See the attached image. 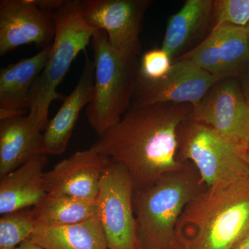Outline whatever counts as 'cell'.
I'll list each match as a JSON object with an SVG mask.
<instances>
[{
  "label": "cell",
  "mask_w": 249,
  "mask_h": 249,
  "mask_svg": "<svg viewBox=\"0 0 249 249\" xmlns=\"http://www.w3.org/2000/svg\"><path fill=\"white\" fill-rule=\"evenodd\" d=\"M48 156H36L17 169L0 177V214L32 209L47 195L45 170Z\"/></svg>",
  "instance_id": "obj_16"
},
{
  "label": "cell",
  "mask_w": 249,
  "mask_h": 249,
  "mask_svg": "<svg viewBox=\"0 0 249 249\" xmlns=\"http://www.w3.org/2000/svg\"><path fill=\"white\" fill-rule=\"evenodd\" d=\"M232 249H249V229L236 242Z\"/></svg>",
  "instance_id": "obj_26"
},
{
  "label": "cell",
  "mask_w": 249,
  "mask_h": 249,
  "mask_svg": "<svg viewBox=\"0 0 249 249\" xmlns=\"http://www.w3.org/2000/svg\"></svg>",
  "instance_id": "obj_31"
},
{
  "label": "cell",
  "mask_w": 249,
  "mask_h": 249,
  "mask_svg": "<svg viewBox=\"0 0 249 249\" xmlns=\"http://www.w3.org/2000/svg\"><path fill=\"white\" fill-rule=\"evenodd\" d=\"M212 14L214 1L187 0L183 7L168 19L161 48L173 60L204 30Z\"/></svg>",
  "instance_id": "obj_19"
},
{
  "label": "cell",
  "mask_w": 249,
  "mask_h": 249,
  "mask_svg": "<svg viewBox=\"0 0 249 249\" xmlns=\"http://www.w3.org/2000/svg\"><path fill=\"white\" fill-rule=\"evenodd\" d=\"M214 27L232 25L246 27L249 24V0L214 1Z\"/></svg>",
  "instance_id": "obj_22"
},
{
  "label": "cell",
  "mask_w": 249,
  "mask_h": 249,
  "mask_svg": "<svg viewBox=\"0 0 249 249\" xmlns=\"http://www.w3.org/2000/svg\"><path fill=\"white\" fill-rule=\"evenodd\" d=\"M247 152H249V145H248V151H247Z\"/></svg>",
  "instance_id": "obj_30"
},
{
  "label": "cell",
  "mask_w": 249,
  "mask_h": 249,
  "mask_svg": "<svg viewBox=\"0 0 249 249\" xmlns=\"http://www.w3.org/2000/svg\"><path fill=\"white\" fill-rule=\"evenodd\" d=\"M249 229V174L227 184L206 188L178 218L179 249H232Z\"/></svg>",
  "instance_id": "obj_2"
},
{
  "label": "cell",
  "mask_w": 249,
  "mask_h": 249,
  "mask_svg": "<svg viewBox=\"0 0 249 249\" xmlns=\"http://www.w3.org/2000/svg\"><path fill=\"white\" fill-rule=\"evenodd\" d=\"M246 29H247V36H248V40H249V24L246 27Z\"/></svg>",
  "instance_id": "obj_28"
},
{
  "label": "cell",
  "mask_w": 249,
  "mask_h": 249,
  "mask_svg": "<svg viewBox=\"0 0 249 249\" xmlns=\"http://www.w3.org/2000/svg\"><path fill=\"white\" fill-rule=\"evenodd\" d=\"M91 45L95 80L86 114L99 137L117 124L132 106L140 63L137 57L123 56L111 48L106 31H95Z\"/></svg>",
  "instance_id": "obj_4"
},
{
  "label": "cell",
  "mask_w": 249,
  "mask_h": 249,
  "mask_svg": "<svg viewBox=\"0 0 249 249\" xmlns=\"http://www.w3.org/2000/svg\"><path fill=\"white\" fill-rule=\"evenodd\" d=\"M180 58L194 62L217 82L238 78L249 68V46L246 27H213L197 47Z\"/></svg>",
  "instance_id": "obj_11"
},
{
  "label": "cell",
  "mask_w": 249,
  "mask_h": 249,
  "mask_svg": "<svg viewBox=\"0 0 249 249\" xmlns=\"http://www.w3.org/2000/svg\"><path fill=\"white\" fill-rule=\"evenodd\" d=\"M36 228L31 209L3 214L0 219V249H17L30 239Z\"/></svg>",
  "instance_id": "obj_21"
},
{
  "label": "cell",
  "mask_w": 249,
  "mask_h": 249,
  "mask_svg": "<svg viewBox=\"0 0 249 249\" xmlns=\"http://www.w3.org/2000/svg\"><path fill=\"white\" fill-rule=\"evenodd\" d=\"M29 240L43 249H108L96 214L83 222L62 227L36 226Z\"/></svg>",
  "instance_id": "obj_18"
},
{
  "label": "cell",
  "mask_w": 249,
  "mask_h": 249,
  "mask_svg": "<svg viewBox=\"0 0 249 249\" xmlns=\"http://www.w3.org/2000/svg\"><path fill=\"white\" fill-rule=\"evenodd\" d=\"M31 211L36 226L62 227L83 222L96 214V201L47 193Z\"/></svg>",
  "instance_id": "obj_20"
},
{
  "label": "cell",
  "mask_w": 249,
  "mask_h": 249,
  "mask_svg": "<svg viewBox=\"0 0 249 249\" xmlns=\"http://www.w3.org/2000/svg\"><path fill=\"white\" fill-rule=\"evenodd\" d=\"M110 161L92 146L74 152L45 172L47 193L96 201L101 175Z\"/></svg>",
  "instance_id": "obj_13"
},
{
  "label": "cell",
  "mask_w": 249,
  "mask_h": 249,
  "mask_svg": "<svg viewBox=\"0 0 249 249\" xmlns=\"http://www.w3.org/2000/svg\"><path fill=\"white\" fill-rule=\"evenodd\" d=\"M190 119L207 126L221 138L247 155L249 143V106L237 78L217 82Z\"/></svg>",
  "instance_id": "obj_8"
},
{
  "label": "cell",
  "mask_w": 249,
  "mask_h": 249,
  "mask_svg": "<svg viewBox=\"0 0 249 249\" xmlns=\"http://www.w3.org/2000/svg\"><path fill=\"white\" fill-rule=\"evenodd\" d=\"M85 65L76 88L65 98L61 107L42 133L45 155H61L66 150L80 111L88 106L93 94L95 64L85 52Z\"/></svg>",
  "instance_id": "obj_14"
},
{
  "label": "cell",
  "mask_w": 249,
  "mask_h": 249,
  "mask_svg": "<svg viewBox=\"0 0 249 249\" xmlns=\"http://www.w3.org/2000/svg\"><path fill=\"white\" fill-rule=\"evenodd\" d=\"M240 85L244 97L249 106V68L239 78Z\"/></svg>",
  "instance_id": "obj_25"
},
{
  "label": "cell",
  "mask_w": 249,
  "mask_h": 249,
  "mask_svg": "<svg viewBox=\"0 0 249 249\" xmlns=\"http://www.w3.org/2000/svg\"><path fill=\"white\" fill-rule=\"evenodd\" d=\"M134 183L124 165L111 160L100 179L96 199L108 249H139L133 207Z\"/></svg>",
  "instance_id": "obj_7"
},
{
  "label": "cell",
  "mask_w": 249,
  "mask_h": 249,
  "mask_svg": "<svg viewBox=\"0 0 249 249\" xmlns=\"http://www.w3.org/2000/svg\"><path fill=\"white\" fill-rule=\"evenodd\" d=\"M134 190L133 207L139 249H179L175 228L187 204L206 186L191 162Z\"/></svg>",
  "instance_id": "obj_3"
},
{
  "label": "cell",
  "mask_w": 249,
  "mask_h": 249,
  "mask_svg": "<svg viewBox=\"0 0 249 249\" xmlns=\"http://www.w3.org/2000/svg\"><path fill=\"white\" fill-rule=\"evenodd\" d=\"M52 45L30 58L0 70V120L22 116L30 107L31 89L48 60Z\"/></svg>",
  "instance_id": "obj_15"
},
{
  "label": "cell",
  "mask_w": 249,
  "mask_h": 249,
  "mask_svg": "<svg viewBox=\"0 0 249 249\" xmlns=\"http://www.w3.org/2000/svg\"><path fill=\"white\" fill-rule=\"evenodd\" d=\"M173 60L163 49L147 51L142 55L139 78L147 82L163 79L170 71Z\"/></svg>",
  "instance_id": "obj_23"
},
{
  "label": "cell",
  "mask_w": 249,
  "mask_h": 249,
  "mask_svg": "<svg viewBox=\"0 0 249 249\" xmlns=\"http://www.w3.org/2000/svg\"><path fill=\"white\" fill-rule=\"evenodd\" d=\"M215 83L213 77L194 62L178 58L163 79L147 82L138 78L132 106L170 103L195 108Z\"/></svg>",
  "instance_id": "obj_10"
},
{
  "label": "cell",
  "mask_w": 249,
  "mask_h": 249,
  "mask_svg": "<svg viewBox=\"0 0 249 249\" xmlns=\"http://www.w3.org/2000/svg\"><path fill=\"white\" fill-rule=\"evenodd\" d=\"M16 249H43L39 247L38 245H36L34 242H31V240H27L25 242L21 244L19 247Z\"/></svg>",
  "instance_id": "obj_27"
},
{
  "label": "cell",
  "mask_w": 249,
  "mask_h": 249,
  "mask_svg": "<svg viewBox=\"0 0 249 249\" xmlns=\"http://www.w3.org/2000/svg\"><path fill=\"white\" fill-rule=\"evenodd\" d=\"M178 158L191 162L206 188L227 184L249 174L245 154L204 124L189 119L178 132Z\"/></svg>",
  "instance_id": "obj_6"
},
{
  "label": "cell",
  "mask_w": 249,
  "mask_h": 249,
  "mask_svg": "<svg viewBox=\"0 0 249 249\" xmlns=\"http://www.w3.org/2000/svg\"><path fill=\"white\" fill-rule=\"evenodd\" d=\"M193 110L190 104L132 106L92 147L124 165L132 178L134 191L141 189L183 166L184 161L178 158V129Z\"/></svg>",
  "instance_id": "obj_1"
},
{
  "label": "cell",
  "mask_w": 249,
  "mask_h": 249,
  "mask_svg": "<svg viewBox=\"0 0 249 249\" xmlns=\"http://www.w3.org/2000/svg\"><path fill=\"white\" fill-rule=\"evenodd\" d=\"M148 0H81L85 22L95 31H106L111 48L124 57L142 52L139 35Z\"/></svg>",
  "instance_id": "obj_9"
},
{
  "label": "cell",
  "mask_w": 249,
  "mask_h": 249,
  "mask_svg": "<svg viewBox=\"0 0 249 249\" xmlns=\"http://www.w3.org/2000/svg\"><path fill=\"white\" fill-rule=\"evenodd\" d=\"M40 9L53 14L65 2V0H34Z\"/></svg>",
  "instance_id": "obj_24"
},
{
  "label": "cell",
  "mask_w": 249,
  "mask_h": 249,
  "mask_svg": "<svg viewBox=\"0 0 249 249\" xmlns=\"http://www.w3.org/2000/svg\"><path fill=\"white\" fill-rule=\"evenodd\" d=\"M42 131L30 114L0 120V177L44 155Z\"/></svg>",
  "instance_id": "obj_17"
},
{
  "label": "cell",
  "mask_w": 249,
  "mask_h": 249,
  "mask_svg": "<svg viewBox=\"0 0 249 249\" xmlns=\"http://www.w3.org/2000/svg\"><path fill=\"white\" fill-rule=\"evenodd\" d=\"M246 158H247V161H248L249 163V152H247V155H246Z\"/></svg>",
  "instance_id": "obj_29"
},
{
  "label": "cell",
  "mask_w": 249,
  "mask_h": 249,
  "mask_svg": "<svg viewBox=\"0 0 249 249\" xmlns=\"http://www.w3.org/2000/svg\"><path fill=\"white\" fill-rule=\"evenodd\" d=\"M56 22L48 60L31 89L29 114L37 119L42 131L49 123V109L55 100L65 96L57 91L77 55L91 44L95 31L85 22L79 0H65L53 13Z\"/></svg>",
  "instance_id": "obj_5"
},
{
  "label": "cell",
  "mask_w": 249,
  "mask_h": 249,
  "mask_svg": "<svg viewBox=\"0 0 249 249\" xmlns=\"http://www.w3.org/2000/svg\"><path fill=\"white\" fill-rule=\"evenodd\" d=\"M56 31L52 13L40 9L34 0L0 1V55L22 45L42 48L51 45Z\"/></svg>",
  "instance_id": "obj_12"
}]
</instances>
